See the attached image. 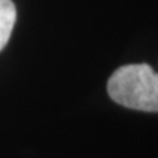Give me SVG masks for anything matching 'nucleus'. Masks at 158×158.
Listing matches in <instances>:
<instances>
[{
    "label": "nucleus",
    "mask_w": 158,
    "mask_h": 158,
    "mask_svg": "<svg viewBox=\"0 0 158 158\" xmlns=\"http://www.w3.org/2000/svg\"><path fill=\"white\" fill-rule=\"evenodd\" d=\"M107 90L112 100L123 107L158 112V73L146 63L118 67L108 79Z\"/></svg>",
    "instance_id": "f257e3e1"
},
{
    "label": "nucleus",
    "mask_w": 158,
    "mask_h": 158,
    "mask_svg": "<svg viewBox=\"0 0 158 158\" xmlns=\"http://www.w3.org/2000/svg\"><path fill=\"white\" fill-rule=\"evenodd\" d=\"M16 23V7L12 0H0V52L9 41Z\"/></svg>",
    "instance_id": "f03ea898"
}]
</instances>
